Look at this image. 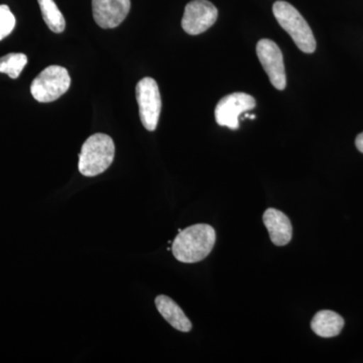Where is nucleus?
<instances>
[{"mask_svg":"<svg viewBox=\"0 0 363 363\" xmlns=\"http://www.w3.org/2000/svg\"><path fill=\"white\" fill-rule=\"evenodd\" d=\"M216 233L208 224H196L180 230L172 245V252L179 262L195 264L206 259L213 250Z\"/></svg>","mask_w":363,"mask_h":363,"instance_id":"f257e3e1","label":"nucleus"},{"mask_svg":"<svg viewBox=\"0 0 363 363\" xmlns=\"http://www.w3.org/2000/svg\"><path fill=\"white\" fill-rule=\"evenodd\" d=\"M116 154V145L111 136L95 133L83 143L79 155L78 169L85 177H95L111 167Z\"/></svg>","mask_w":363,"mask_h":363,"instance_id":"f03ea898","label":"nucleus"},{"mask_svg":"<svg viewBox=\"0 0 363 363\" xmlns=\"http://www.w3.org/2000/svg\"><path fill=\"white\" fill-rule=\"evenodd\" d=\"M272 13L279 26L292 38L301 51L312 54L316 50V40L311 28L298 11L289 2H274Z\"/></svg>","mask_w":363,"mask_h":363,"instance_id":"7ed1b4c3","label":"nucleus"},{"mask_svg":"<svg viewBox=\"0 0 363 363\" xmlns=\"http://www.w3.org/2000/svg\"><path fill=\"white\" fill-rule=\"evenodd\" d=\"M70 85L71 78L67 69L49 66L33 81L30 92L37 101L49 104L65 94Z\"/></svg>","mask_w":363,"mask_h":363,"instance_id":"20e7f679","label":"nucleus"},{"mask_svg":"<svg viewBox=\"0 0 363 363\" xmlns=\"http://www.w3.org/2000/svg\"><path fill=\"white\" fill-rule=\"evenodd\" d=\"M135 95L143 125L149 131L156 130L162 111L161 93L156 80L142 79L136 85Z\"/></svg>","mask_w":363,"mask_h":363,"instance_id":"39448f33","label":"nucleus"},{"mask_svg":"<svg viewBox=\"0 0 363 363\" xmlns=\"http://www.w3.org/2000/svg\"><path fill=\"white\" fill-rule=\"evenodd\" d=\"M255 98L243 92H235L222 98L215 108V119L220 126L236 130L240 128L238 118L241 114L252 111L255 107Z\"/></svg>","mask_w":363,"mask_h":363,"instance_id":"423d86ee","label":"nucleus"},{"mask_svg":"<svg viewBox=\"0 0 363 363\" xmlns=\"http://www.w3.org/2000/svg\"><path fill=\"white\" fill-rule=\"evenodd\" d=\"M218 11L208 0H193L185 7L182 28L189 35H197L206 32L216 23Z\"/></svg>","mask_w":363,"mask_h":363,"instance_id":"0eeeda50","label":"nucleus"},{"mask_svg":"<svg viewBox=\"0 0 363 363\" xmlns=\"http://www.w3.org/2000/svg\"><path fill=\"white\" fill-rule=\"evenodd\" d=\"M257 54L269 81L274 88L284 90L286 85L285 64L283 54L276 43L271 40H260L257 45Z\"/></svg>","mask_w":363,"mask_h":363,"instance_id":"6e6552de","label":"nucleus"},{"mask_svg":"<svg viewBox=\"0 0 363 363\" xmlns=\"http://www.w3.org/2000/svg\"><path fill=\"white\" fill-rule=\"evenodd\" d=\"M93 18L100 28H114L125 20L130 0H92Z\"/></svg>","mask_w":363,"mask_h":363,"instance_id":"1a4fd4ad","label":"nucleus"},{"mask_svg":"<svg viewBox=\"0 0 363 363\" xmlns=\"http://www.w3.org/2000/svg\"><path fill=\"white\" fill-rule=\"evenodd\" d=\"M262 219L274 245L284 247L290 242L293 236V226L285 213L274 208H269L264 212Z\"/></svg>","mask_w":363,"mask_h":363,"instance_id":"9d476101","label":"nucleus"},{"mask_svg":"<svg viewBox=\"0 0 363 363\" xmlns=\"http://www.w3.org/2000/svg\"><path fill=\"white\" fill-rule=\"evenodd\" d=\"M155 303L157 311L172 327L181 332L191 331L192 323L175 301L167 296L160 295L156 298Z\"/></svg>","mask_w":363,"mask_h":363,"instance_id":"9b49d317","label":"nucleus"},{"mask_svg":"<svg viewBox=\"0 0 363 363\" xmlns=\"http://www.w3.org/2000/svg\"><path fill=\"white\" fill-rule=\"evenodd\" d=\"M343 327V318L330 310L318 312L311 322L313 332L323 338L335 337L342 331Z\"/></svg>","mask_w":363,"mask_h":363,"instance_id":"f8f14e48","label":"nucleus"},{"mask_svg":"<svg viewBox=\"0 0 363 363\" xmlns=\"http://www.w3.org/2000/svg\"><path fill=\"white\" fill-rule=\"evenodd\" d=\"M38 2L45 25L49 26L52 32L63 33L65 30L66 21L56 2L54 0H38Z\"/></svg>","mask_w":363,"mask_h":363,"instance_id":"ddd939ff","label":"nucleus"},{"mask_svg":"<svg viewBox=\"0 0 363 363\" xmlns=\"http://www.w3.org/2000/svg\"><path fill=\"white\" fill-rule=\"evenodd\" d=\"M28 64V57L21 52H11L0 58V73L7 74L11 79L20 77Z\"/></svg>","mask_w":363,"mask_h":363,"instance_id":"4468645a","label":"nucleus"},{"mask_svg":"<svg viewBox=\"0 0 363 363\" xmlns=\"http://www.w3.org/2000/svg\"><path fill=\"white\" fill-rule=\"evenodd\" d=\"M16 26V18L7 6H0V40L11 35Z\"/></svg>","mask_w":363,"mask_h":363,"instance_id":"2eb2a0df","label":"nucleus"},{"mask_svg":"<svg viewBox=\"0 0 363 363\" xmlns=\"http://www.w3.org/2000/svg\"><path fill=\"white\" fill-rule=\"evenodd\" d=\"M355 145H357V150L363 154V133L357 135V140H355Z\"/></svg>","mask_w":363,"mask_h":363,"instance_id":"dca6fc26","label":"nucleus"}]
</instances>
